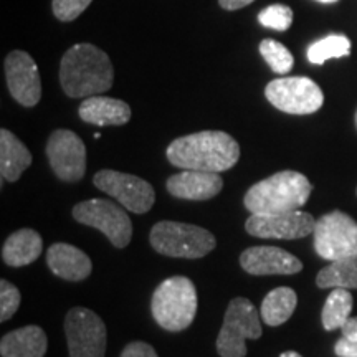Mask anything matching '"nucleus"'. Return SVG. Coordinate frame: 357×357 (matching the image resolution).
<instances>
[{
	"label": "nucleus",
	"mask_w": 357,
	"mask_h": 357,
	"mask_svg": "<svg viewBox=\"0 0 357 357\" xmlns=\"http://www.w3.org/2000/svg\"><path fill=\"white\" fill-rule=\"evenodd\" d=\"M166 155L178 169L220 174L238 162L240 146L223 131H200L174 139Z\"/></svg>",
	"instance_id": "1"
},
{
	"label": "nucleus",
	"mask_w": 357,
	"mask_h": 357,
	"mask_svg": "<svg viewBox=\"0 0 357 357\" xmlns=\"http://www.w3.org/2000/svg\"><path fill=\"white\" fill-rule=\"evenodd\" d=\"M114 70L109 56L91 43L68 48L60 63V83L66 96L89 98L111 89Z\"/></svg>",
	"instance_id": "2"
},
{
	"label": "nucleus",
	"mask_w": 357,
	"mask_h": 357,
	"mask_svg": "<svg viewBox=\"0 0 357 357\" xmlns=\"http://www.w3.org/2000/svg\"><path fill=\"white\" fill-rule=\"evenodd\" d=\"M311 190V182L301 172L281 171L250 187L243 204L255 215L300 211L310 199Z\"/></svg>",
	"instance_id": "3"
},
{
	"label": "nucleus",
	"mask_w": 357,
	"mask_h": 357,
	"mask_svg": "<svg viewBox=\"0 0 357 357\" xmlns=\"http://www.w3.org/2000/svg\"><path fill=\"white\" fill-rule=\"evenodd\" d=\"M151 311L160 328L178 333L189 328L197 312V289L185 276H172L155 288Z\"/></svg>",
	"instance_id": "4"
},
{
	"label": "nucleus",
	"mask_w": 357,
	"mask_h": 357,
	"mask_svg": "<svg viewBox=\"0 0 357 357\" xmlns=\"http://www.w3.org/2000/svg\"><path fill=\"white\" fill-rule=\"evenodd\" d=\"M151 245L160 255L172 258H202L215 248L211 231L190 223L162 220L151 229Z\"/></svg>",
	"instance_id": "5"
},
{
	"label": "nucleus",
	"mask_w": 357,
	"mask_h": 357,
	"mask_svg": "<svg viewBox=\"0 0 357 357\" xmlns=\"http://www.w3.org/2000/svg\"><path fill=\"white\" fill-rule=\"evenodd\" d=\"M261 321L257 307L247 298H234L227 307L225 318L217 337V351L222 357L247 356L248 339H260Z\"/></svg>",
	"instance_id": "6"
},
{
	"label": "nucleus",
	"mask_w": 357,
	"mask_h": 357,
	"mask_svg": "<svg viewBox=\"0 0 357 357\" xmlns=\"http://www.w3.org/2000/svg\"><path fill=\"white\" fill-rule=\"evenodd\" d=\"M71 215L79 223L102 231L113 247L126 248L132 238V222L123 207L105 199H91L73 207Z\"/></svg>",
	"instance_id": "7"
},
{
	"label": "nucleus",
	"mask_w": 357,
	"mask_h": 357,
	"mask_svg": "<svg viewBox=\"0 0 357 357\" xmlns=\"http://www.w3.org/2000/svg\"><path fill=\"white\" fill-rule=\"evenodd\" d=\"M314 250L329 261L357 255V222L341 211L326 213L316 220Z\"/></svg>",
	"instance_id": "8"
},
{
	"label": "nucleus",
	"mask_w": 357,
	"mask_h": 357,
	"mask_svg": "<svg viewBox=\"0 0 357 357\" xmlns=\"http://www.w3.org/2000/svg\"><path fill=\"white\" fill-rule=\"evenodd\" d=\"M70 357H105L108 331L102 319L88 307H73L65 318Z\"/></svg>",
	"instance_id": "9"
},
{
	"label": "nucleus",
	"mask_w": 357,
	"mask_h": 357,
	"mask_svg": "<svg viewBox=\"0 0 357 357\" xmlns=\"http://www.w3.org/2000/svg\"><path fill=\"white\" fill-rule=\"evenodd\" d=\"M265 96L276 109L288 114H312L324 102L321 88L306 77L273 79L266 84Z\"/></svg>",
	"instance_id": "10"
},
{
	"label": "nucleus",
	"mask_w": 357,
	"mask_h": 357,
	"mask_svg": "<svg viewBox=\"0 0 357 357\" xmlns=\"http://www.w3.org/2000/svg\"><path fill=\"white\" fill-rule=\"evenodd\" d=\"M98 189L118 200L124 208L134 213H146L153 208L155 192L144 178L111 169H102L93 177Z\"/></svg>",
	"instance_id": "11"
},
{
	"label": "nucleus",
	"mask_w": 357,
	"mask_h": 357,
	"mask_svg": "<svg viewBox=\"0 0 357 357\" xmlns=\"http://www.w3.org/2000/svg\"><path fill=\"white\" fill-rule=\"evenodd\" d=\"M47 158L52 171L63 182L82 181L86 172V146L70 129H56L47 142Z\"/></svg>",
	"instance_id": "12"
},
{
	"label": "nucleus",
	"mask_w": 357,
	"mask_h": 357,
	"mask_svg": "<svg viewBox=\"0 0 357 357\" xmlns=\"http://www.w3.org/2000/svg\"><path fill=\"white\" fill-rule=\"evenodd\" d=\"M316 220L311 213L291 211L271 215H252L245 223V230L258 238H281L298 240L311 235L314 231Z\"/></svg>",
	"instance_id": "13"
},
{
	"label": "nucleus",
	"mask_w": 357,
	"mask_h": 357,
	"mask_svg": "<svg viewBox=\"0 0 357 357\" xmlns=\"http://www.w3.org/2000/svg\"><path fill=\"white\" fill-rule=\"evenodd\" d=\"M6 78L13 100L25 108H33L42 100V78L38 66L26 52L13 50L6 58Z\"/></svg>",
	"instance_id": "14"
},
{
	"label": "nucleus",
	"mask_w": 357,
	"mask_h": 357,
	"mask_svg": "<svg viewBox=\"0 0 357 357\" xmlns=\"http://www.w3.org/2000/svg\"><path fill=\"white\" fill-rule=\"evenodd\" d=\"M240 265L255 276L296 275L303 270L296 257L278 247H250L240 255Z\"/></svg>",
	"instance_id": "15"
},
{
	"label": "nucleus",
	"mask_w": 357,
	"mask_h": 357,
	"mask_svg": "<svg viewBox=\"0 0 357 357\" xmlns=\"http://www.w3.org/2000/svg\"><path fill=\"white\" fill-rule=\"evenodd\" d=\"M167 192L174 197L182 200H208L220 194L223 181L217 172L190 171L184 169L182 172L174 174L166 182Z\"/></svg>",
	"instance_id": "16"
},
{
	"label": "nucleus",
	"mask_w": 357,
	"mask_h": 357,
	"mask_svg": "<svg viewBox=\"0 0 357 357\" xmlns=\"http://www.w3.org/2000/svg\"><path fill=\"white\" fill-rule=\"evenodd\" d=\"M47 265L53 275L66 281L86 280L93 270L86 253L70 243H53L47 252Z\"/></svg>",
	"instance_id": "17"
},
{
	"label": "nucleus",
	"mask_w": 357,
	"mask_h": 357,
	"mask_svg": "<svg viewBox=\"0 0 357 357\" xmlns=\"http://www.w3.org/2000/svg\"><path fill=\"white\" fill-rule=\"evenodd\" d=\"M79 118L95 126H123L131 119L128 102L116 98L89 96L79 105Z\"/></svg>",
	"instance_id": "18"
},
{
	"label": "nucleus",
	"mask_w": 357,
	"mask_h": 357,
	"mask_svg": "<svg viewBox=\"0 0 357 357\" xmlns=\"http://www.w3.org/2000/svg\"><path fill=\"white\" fill-rule=\"evenodd\" d=\"M48 339L40 326H24L7 333L0 341L2 357H43Z\"/></svg>",
	"instance_id": "19"
},
{
	"label": "nucleus",
	"mask_w": 357,
	"mask_h": 357,
	"mask_svg": "<svg viewBox=\"0 0 357 357\" xmlns=\"http://www.w3.org/2000/svg\"><path fill=\"white\" fill-rule=\"evenodd\" d=\"M43 252V240L38 231L32 229H20L8 236L2 247V260L6 265L20 268L30 265Z\"/></svg>",
	"instance_id": "20"
},
{
	"label": "nucleus",
	"mask_w": 357,
	"mask_h": 357,
	"mask_svg": "<svg viewBox=\"0 0 357 357\" xmlns=\"http://www.w3.org/2000/svg\"><path fill=\"white\" fill-rule=\"evenodd\" d=\"M30 164H32V154L24 142L8 129H2L0 131V174H2V181H19L25 169L30 167Z\"/></svg>",
	"instance_id": "21"
},
{
	"label": "nucleus",
	"mask_w": 357,
	"mask_h": 357,
	"mask_svg": "<svg viewBox=\"0 0 357 357\" xmlns=\"http://www.w3.org/2000/svg\"><path fill=\"white\" fill-rule=\"evenodd\" d=\"M298 305V296L294 289L288 287L275 288L265 296L261 303V319L268 326H280L291 318L294 307Z\"/></svg>",
	"instance_id": "22"
},
{
	"label": "nucleus",
	"mask_w": 357,
	"mask_h": 357,
	"mask_svg": "<svg viewBox=\"0 0 357 357\" xmlns=\"http://www.w3.org/2000/svg\"><path fill=\"white\" fill-rule=\"evenodd\" d=\"M319 288L357 289V255L331 261L316 276Z\"/></svg>",
	"instance_id": "23"
},
{
	"label": "nucleus",
	"mask_w": 357,
	"mask_h": 357,
	"mask_svg": "<svg viewBox=\"0 0 357 357\" xmlns=\"http://www.w3.org/2000/svg\"><path fill=\"white\" fill-rule=\"evenodd\" d=\"M352 306H354L352 294L346 288H334V291L326 300L323 314H321L326 331L341 329L351 318Z\"/></svg>",
	"instance_id": "24"
},
{
	"label": "nucleus",
	"mask_w": 357,
	"mask_h": 357,
	"mask_svg": "<svg viewBox=\"0 0 357 357\" xmlns=\"http://www.w3.org/2000/svg\"><path fill=\"white\" fill-rule=\"evenodd\" d=\"M351 40L346 35H328V37L318 40L307 48V60L312 65H323L331 58L349 56Z\"/></svg>",
	"instance_id": "25"
},
{
	"label": "nucleus",
	"mask_w": 357,
	"mask_h": 357,
	"mask_svg": "<svg viewBox=\"0 0 357 357\" xmlns=\"http://www.w3.org/2000/svg\"><path fill=\"white\" fill-rule=\"evenodd\" d=\"M260 53L263 60L266 61L268 66H270L275 73L287 75L291 71L294 65V58L291 55V52H289L283 43L271 38H265L260 43Z\"/></svg>",
	"instance_id": "26"
},
{
	"label": "nucleus",
	"mask_w": 357,
	"mask_h": 357,
	"mask_svg": "<svg viewBox=\"0 0 357 357\" xmlns=\"http://www.w3.org/2000/svg\"><path fill=\"white\" fill-rule=\"evenodd\" d=\"M258 22L266 29L278 30V32H287L293 24V10L283 3H275L258 13Z\"/></svg>",
	"instance_id": "27"
},
{
	"label": "nucleus",
	"mask_w": 357,
	"mask_h": 357,
	"mask_svg": "<svg viewBox=\"0 0 357 357\" xmlns=\"http://www.w3.org/2000/svg\"><path fill=\"white\" fill-rule=\"evenodd\" d=\"M22 301V294L15 284L10 281H0V321L6 323L15 314Z\"/></svg>",
	"instance_id": "28"
},
{
	"label": "nucleus",
	"mask_w": 357,
	"mask_h": 357,
	"mask_svg": "<svg viewBox=\"0 0 357 357\" xmlns=\"http://www.w3.org/2000/svg\"><path fill=\"white\" fill-rule=\"evenodd\" d=\"M93 0H52L53 15L60 22H73L86 10Z\"/></svg>",
	"instance_id": "29"
},
{
	"label": "nucleus",
	"mask_w": 357,
	"mask_h": 357,
	"mask_svg": "<svg viewBox=\"0 0 357 357\" xmlns=\"http://www.w3.org/2000/svg\"><path fill=\"white\" fill-rule=\"evenodd\" d=\"M121 357H159L158 352L154 351L153 346H149L147 342L142 341H134L124 347L121 352Z\"/></svg>",
	"instance_id": "30"
},
{
	"label": "nucleus",
	"mask_w": 357,
	"mask_h": 357,
	"mask_svg": "<svg viewBox=\"0 0 357 357\" xmlns=\"http://www.w3.org/2000/svg\"><path fill=\"white\" fill-rule=\"evenodd\" d=\"M334 352L339 357H357V341H352V339L342 336L336 342Z\"/></svg>",
	"instance_id": "31"
},
{
	"label": "nucleus",
	"mask_w": 357,
	"mask_h": 357,
	"mask_svg": "<svg viewBox=\"0 0 357 357\" xmlns=\"http://www.w3.org/2000/svg\"><path fill=\"white\" fill-rule=\"evenodd\" d=\"M252 2H255V0H218L220 7L225 10H238V8L250 6Z\"/></svg>",
	"instance_id": "32"
},
{
	"label": "nucleus",
	"mask_w": 357,
	"mask_h": 357,
	"mask_svg": "<svg viewBox=\"0 0 357 357\" xmlns=\"http://www.w3.org/2000/svg\"><path fill=\"white\" fill-rule=\"evenodd\" d=\"M342 336L352 339V341H357V318H349L347 323L341 328Z\"/></svg>",
	"instance_id": "33"
},
{
	"label": "nucleus",
	"mask_w": 357,
	"mask_h": 357,
	"mask_svg": "<svg viewBox=\"0 0 357 357\" xmlns=\"http://www.w3.org/2000/svg\"><path fill=\"white\" fill-rule=\"evenodd\" d=\"M280 357H303V356L298 354V352H294V351H287V352H283Z\"/></svg>",
	"instance_id": "34"
},
{
	"label": "nucleus",
	"mask_w": 357,
	"mask_h": 357,
	"mask_svg": "<svg viewBox=\"0 0 357 357\" xmlns=\"http://www.w3.org/2000/svg\"><path fill=\"white\" fill-rule=\"evenodd\" d=\"M318 2H323V3H333V2H337V0H318Z\"/></svg>",
	"instance_id": "35"
},
{
	"label": "nucleus",
	"mask_w": 357,
	"mask_h": 357,
	"mask_svg": "<svg viewBox=\"0 0 357 357\" xmlns=\"http://www.w3.org/2000/svg\"><path fill=\"white\" fill-rule=\"evenodd\" d=\"M356 128H357V111H356Z\"/></svg>",
	"instance_id": "36"
},
{
	"label": "nucleus",
	"mask_w": 357,
	"mask_h": 357,
	"mask_svg": "<svg viewBox=\"0 0 357 357\" xmlns=\"http://www.w3.org/2000/svg\"><path fill=\"white\" fill-rule=\"evenodd\" d=\"M356 194H357V190H356Z\"/></svg>",
	"instance_id": "37"
}]
</instances>
